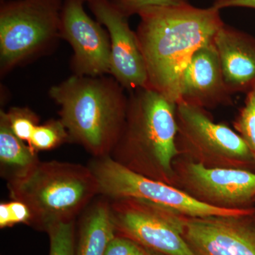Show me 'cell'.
<instances>
[{"label":"cell","mask_w":255,"mask_h":255,"mask_svg":"<svg viewBox=\"0 0 255 255\" xmlns=\"http://www.w3.org/2000/svg\"><path fill=\"white\" fill-rule=\"evenodd\" d=\"M221 10L191 4L143 10L136 30L147 87L177 104L183 72L194 53L224 24Z\"/></svg>","instance_id":"cell-1"},{"label":"cell","mask_w":255,"mask_h":255,"mask_svg":"<svg viewBox=\"0 0 255 255\" xmlns=\"http://www.w3.org/2000/svg\"><path fill=\"white\" fill-rule=\"evenodd\" d=\"M70 142L94 158L110 156L125 123L128 96L113 77L73 75L50 87Z\"/></svg>","instance_id":"cell-2"},{"label":"cell","mask_w":255,"mask_h":255,"mask_svg":"<svg viewBox=\"0 0 255 255\" xmlns=\"http://www.w3.org/2000/svg\"><path fill=\"white\" fill-rule=\"evenodd\" d=\"M176 108L151 89L129 92L123 130L110 157L135 173L172 186L179 155Z\"/></svg>","instance_id":"cell-3"},{"label":"cell","mask_w":255,"mask_h":255,"mask_svg":"<svg viewBox=\"0 0 255 255\" xmlns=\"http://www.w3.org/2000/svg\"><path fill=\"white\" fill-rule=\"evenodd\" d=\"M9 196L31 211L29 226L46 232L52 225L76 220L100 195L88 165L52 160L40 163L28 174L7 182Z\"/></svg>","instance_id":"cell-4"},{"label":"cell","mask_w":255,"mask_h":255,"mask_svg":"<svg viewBox=\"0 0 255 255\" xmlns=\"http://www.w3.org/2000/svg\"><path fill=\"white\" fill-rule=\"evenodd\" d=\"M62 0H3L0 6L1 78L51 49L60 38Z\"/></svg>","instance_id":"cell-5"},{"label":"cell","mask_w":255,"mask_h":255,"mask_svg":"<svg viewBox=\"0 0 255 255\" xmlns=\"http://www.w3.org/2000/svg\"><path fill=\"white\" fill-rule=\"evenodd\" d=\"M179 155L208 168L255 172V157L241 135L216 123L205 109L179 101L176 108Z\"/></svg>","instance_id":"cell-6"},{"label":"cell","mask_w":255,"mask_h":255,"mask_svg":"<svg viewBox=\"0 0 255 255\" xmlns=\"http://www.w3.org/2000/svg\"><path fill=\"white\" fill-rule=\"evenodd\" d=\"M88 166L97 178L100 195L108 199H140L193 218L233 216L247 214L255 209L230 211L206 205L173 186L132 172L110 156L94 158Z\"/></svg>","instance_id":"cell-7"},{"label":"cell","mask_w":255,"mask_h":255,"mask_svg":"<svg viewBox=\"0 0 255 255\" xmlns=\"http://www.w3.org/2000/svg\"><path fill=\"white\" fill-rule=\"evenodd\" d=\"M116 233L164 255H196L183 237L186 216L140 199H109Z\"/></svg>","instance_id":"cell-8"},{"label":"cell","mask_w":255,"mask_h":255,"mask_svg":"<svg viewBox=\"0 0 255 255\" xmlns=\"http://www.w3.org/2000/svg\"><path fill=\"white\" fill-rule=\"evenodd\" d=\"M173 187L216 209L242 211L255 207V172L208 168L178 156L173 163Z\"/></svg>","instance_id":"cell-9"},{"label":"cell","mask_w":255,"mask_h":255,"mask_svg":"<svg viewBox=\"0 0 255 255\" xmlns=\"http://www.w3.org/2000/svg\"><path fill=\"white\" fill-rule=\"evenodd\" d=\"M84 3L65 0L60 38L73 50L70 68L73 75L97 77L110 74V35L104 26L87 14Z\"/></svg>","instance_id":"cell-10"},{"label":"cell","mask_w":255,"mask_h":255,"mask_svg":"<svg viewBox=\"0 0 255 255\" xmlns=\"http://www.w3.org/2000/svg\"><path fill=\"white\" fill-rule=\"evenodd\" d=\"M253 212L186 217L183 237L196 255H255Z\"/></svg>","instance_id":"cell-11"},{"label":"cell","mask_w":255,"mask_h":255,"mask_svg":"<svg viewBox=\"0 0 255 255\" xmlns=\"http://www.w3.org/2000/svg\"><path fill=\"white\" fill-rule=\"evenodd\" d=\"M89 7L96 20L110 35V75L128 92L147 88V69L136 32L130 27L127 17L110 0H93Z\"/></svg>","instance_id":"cell-12"},{"label":"cell","mask_w":255,"mask_h":255,"mask_svg":"<svg viewBox=\"0 0 255 255\" xmlns=\"http://www.w3.org/2000/svg\"><path fill=\"white\" fill-rule=\"evenodd\" d=\"M231 96L212 40L196 50L183 72L179 101L209 110L231 105Z\"/></svg>","instance_id":"cell-13"},{"label":"cell","mask_w":255,"mask_h":255,"mask_svg":"<svg viewBox=\"0 0 255 255\" xmlns=\"http://www.w3.org/2000/svg\"><path fill=\"white\" fill-rule=\"evenodd\" d=\"M213 42L228 91L249 92L255 85V38L224 23Z\"/></svg>","instance_id":"cell-14"},{"label":"cell","mask_w":255,"mask_h":255,"mask_svg":"<svg viewBox=\"0 0 255 255\" xmlns=\"http://www.w3.org/2000/svg\"><path fill=\"white\" fill-rule=\"evenodd\" d=\"M75 240V255H105L115 237L110 200L101 196L92 201L82 215Z\"/></svg>","instance_id":"cell-15"},{"label":"cell","mask_w":255,"mask_h":255,"mask_svg":"<svg viewBox=\"0 0 255 255\" xmlns=\"http://www.w3.org/2000/svg\"><path fill=\"white\" fill-rule=\"evenodd\" d=\"M38 152L11 130L5 111L0 110V173L7 182L23 177L40 163Z\"/></svg>","instance_id":"cell-16"},{"label":"cell","mask_w":255,"mask_h":255,"mask_svg":"<svg viewBox=\"0 0 255 255\" xmlns=\"http://www.w3.org/2000/svg\"><path fill=\"white\" fill-rule=\"evenodd\" d=\"M70 142L66 128L60 119H50L46 123L38 125L35 129L28 145L38 152L49 150Z\"/></svg>","instance_id":"cell-17"},{"label":"cell","mask_w":255,"mask_h":255,"mask_svg":"<svg viewBox=\"0 0 255 255\" xmlns=\"http://www.w3.org/2000/svg\"><path fill=\"white\" fill-rule=\"evenodd\" d=\"M76 220L52 225L47 230L49 236V255H75Z\"/></svg>","instance_id":"cell-18"},{"label":"cell","mask_w":255,"mask_h":255,"mask_svg":"<svg viewBox=\"0 0 255 255\" xmlns=\"http://www.w3.org/2000/svg\"><path fill=\"white\" fill-rule=\"evenodd\" d=\"M233 128L255 157V85L247 92L245 105L235 119Z\"/></svg>","instance_id":"cell-19"},{"label":"cell","mask_w":255,"mask_h":255,"mask_svg":"<svg viewBox=\"0 0 255 255\" xmlns=\"http://www.w3.org/2000/svg\"><path fill=\"white\" fill-rule=\"evenodd\" d=\"M13 132L21 140L28 142L36 128L39 125L38 114L28 107H14L5 112Z\"/></svg>","instance_id":"cell-20"},{"label":"cell","mask_w":255,"mask_h":255,"mask_svg":"<svg viewBox=\"0 0 255 255\" xmlns=\"http://www.w3.org/2000/svg\"><path fill=\"white\" fill-rule=\"evenodd\" d=\"M112 4L126 17L138 15L143 10L157 6H180L190 4L189 0H110Z\"/></svg>","instance_id":"cell-21"},{"label":"cell","mask_w":255,"mask_h":255,"mask_svg":"<svg viewBox=\"0 0 255 255\" xmlns=\"http://www.w3.org/2000/svg\"><path fill=\"white\" fill-rule=\"evenodd\" d=\"M31 214L26 204L12 200L0 204V228L11 227L18 223L29 225Z\"/></svg>","instance_id":"cell-22"},{"label":"cell","mask_w":255,"mask_h":255,"mask_svg":"<svg viewBox=\"0 0 255 255\" xmlns=\"http://www.w3.org/2000/svg\"><path fill=\"white\" fill-rule=\"evenodd\" d=\"M145 249L124 236L116 235L109 243L105 255H144Z\"/></svg>","instance_id":"cell-23"},{"label":"cell","mask_w":255,"mask_h":255,"mask_svg":"<svg viewBox=\"0 0 255 255\" xmlns=\"http://www.w3.org/2000/svg\"><path fill=\"white\" fill-rule=\"evenodd\" d=\"M213 6L220 10L230 7L250 8L255 9V0H223L214 2Z\"/></svg>","instance_id":"cell-24"},{"label":"cell","mask_w":255,"mask_h":255,"mask_svg":"<svg viewBox=\"0 0 255 255\" xmlns=\"http://www.w3.org/2000/svg\"><path fill=\"white\" fill-rule=\"evenodd\" d=\"M145 255H164L162 254H159V253H155V252H152L150 251H147V250H145Z\"/></svg>","instance_id":"cell-25"},{"label":"cell","mask_w":255,"mask_h":255,"mask_svg":"<svg viewBox=\"0 0 255 255\" xmlns=\"http://www.w3.org/2000/svg\"><path fill=\"white\" fill-rule=\"evenodd\" d=\"M77 1H81V2H83V3H85V2L89 3V2H90V1H93V0H77Z\"/></svg>","instance_id":"cell-26"},{"label":"cell","mask_w":255,"mask_h":255,"mask_svg":"<svg viewBox=\"0 0 255 255\" xmlns=\"http://www.w3.org/2000/svg\"><path fill=\"white\" fill-rule=\"evenodd\" d=\"M253 221H254L255 226V210H254V212H253Z\"/></svg>","instance_id":"cell-27"},{"label":"cell","mask_w":255,"mask_h":255,"mask_svg":"<svg viewBox=\"0 0 255 255\" xmlns=\"http://www.w3.org/2000/svg\"><path fill=\"white\" fill-rule=\"evenodd\" d=\"M223 1V0H214V2H216V1Z\"/></svg>","instance_id":"cell-28"},{"label":"cell","mask_w":255,"mask_h":255,"mask_svg":"<svg viewBox=\"0 0 255 255\" xmlns=\"http://www.w3.org/2000/svg\"></svg>","instance_id":"cell-29"},{"label":"cell","mask_w":255,"mask_h":255,"mask_svg":"<svg viewBox=\"0 0 255 255\" xmlns=\"http://www.w3.org/2000/svg\"></svg>","instance_id":"cell-30"}]
</instances>
